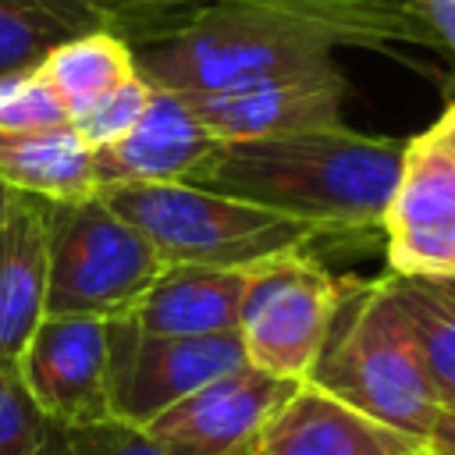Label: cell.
<instances>
[{"label": "cell", "mask_w": 455, "mask_h": 455, "mask_svg": "<svg viewBox=\"0 0 455 455\" xmlns=\"http://www.w3.org/2000/svg\"><path fill=\"white\" fill-rule=\"evenodd\" d=\"M345 46L437 50V39L416 0H213L132 50L139 78L192 96L309 71Z\"/></svg>", "instance_id": "cell-1"}, {"label": "cell", "mask_w": 455, "mask_h": 455, "mask_svg": "<svg viewBox=\"0 0 455 455\" xmlns=\"http://www.w3.org/2000/svg\"><path fill=\"white\" fill-rule=\"evenodd\" d=\"M405 142L345 128L220 142L192 185L309 220L323 235H359L384 220Z\"/></svg>", "instance_id": "cell-2"}, {"label": "cell", "mask_w": 455, "mask_h": 455, "mask_svg": "<svg viewBox=\"0 0 455 455\" xmlns=\"http://www.w3.org/2000/svg\"><path fill=\"white\" fill-rule=\"evenodd\" d=\"M309 380L405 434L430 437L441 416V398L427 380L391 274L345 281L338 316Z\"/></svg>", "instance_id": "cell-3"}, {"label": "cell", "mask_w": 455, "mask_h": 455, "mask_svg": "<svg viewBox=\"0 0 455 455\" xmlns=\"http://www.w3.org/2000/svg\"><path fill=\"white\" fill-rule=\"evenodd\" d=\"M96 196L124 217L164 263L252 267L267 256L306 249L323 238L309 220H295L192 181L107 185Z\"/></svg>", "instance_id": "cell-4"}, {"label": "cell", "mask_w": 455, "mask_h": 455, "mask_svg": "<svg viewBox=\"0 0 455 455\" xmlns=\"http://www.w3.org/2000/svg\"><path fill=\"white\" fill-rule=\"evenodd\" d=\"M46 316H124L164 270L156 249L100 196L46 199Z\"/></svg>", "instance_id": "cell-5"}, {"label": "cell", "mask_w": 455, "mask_h": 455, "mask_svg": "<svg viewBox=\"0 0 455 455\" xmlns=\"http://www.w3.org/2000/svg\"><path fill=\"white\" fill-rule=\"evenodd\" d=\"M341 295L345 281L306 249L252 263L238 316L245 363L295 384L309 380L323 355Z\"/></svg>", "instance_id": "cell-6"}, {"label": "cell", "mask_w": 455, "mask_h": 455, "mask_svg": "<svg viewBox=\"0 0 455 455\" xmlns=\"http://www.w3.org/2000/svg\"><path fill=\"white\" fill-rule=\"evenodd\" d=\"M110 348V416L149 427L203 384L245 366L238 331L206 338H160L139 331L128 316L107 320Z\"/></svg>", "instance_id": "cell-7"}, {"label": "cell", "mask_w": 455, "mask_h": 455, "mask_svg": "<svg viewBox=\"0 0 455 455\" xmlns=\"http://www.w3.org/2000/svg\"><path fill=\"white\" fill-rule=\"evenodd\" d=\"M18 380L36 409L64 430L110 416L107 320L43 316L14 359Z\"/></svg>", "instance_id": "cell-8"}, {"label": "cell", "mask_w": 455, "mask_h": 455, "mask_svg": "<svg viewBox=\"0 0 455 455\" xmlns=\"http://www.w3.org/2000/svg\"><path fill=\"white\" fill-rule=\"evenodd\" d=\"M345 92L348 82L331 60L309 71L252 82L228 92H192L185 96V103L217 142H252L345 128Z\"/></svg>", "instance_id": "cell-9"}, {"label": "cell", "mask_w": 455, "mask_h": 455, "mask_svg": "<svg viewBox=\"0 0 455 455\" xmlns=\"http://www.w3.org/2000/svg\"><path fill=\"white\" fill-rule=\"evenodd\" d=\"M430 437L387 427L316 380H299L245 455H430Z\"/></svg>", "instance_id": "cell-10"}, {"label": "cell", "mask_w": 455, "mask_h": 455, "mask_svg": "<svg viewBox=\"0 0 455 455\" xmlns=\"http://www.w3.org/2000/svg\"><path fill=\"white\" fill-rule=\"evenodd\" d=\"M291 387L295 380L270 377L245 363L185 395L146 430L181 455H231L259 434V427L281 409Z\"/></svg>", "instance_id": "cell-11"}, {"label": "cell", "mask_w": 455, "mask_h": 455, "mask_svg": "<svg viewBox=\"0 0 455 455\" xmlns=\"http://www.w3.org/2000/svg\"><path fill=\"white\" fill-rule=\"evenodd\" d=\"M220 142L199 124L185 96L153 89L142 117L117 142L92 149L96 185H171L192 181Z\"/></svg>", "instance_id": "cell-12"}, {"label": "cell", "mask_w": 455, "mask_h": 455, "mask_svg": "<svg viewBox=\"0 0 455 455\" xmlns=\"http://www.w3.org/2000/svg\"><path fill=\"white\" fill-rule=\"evenodd\" d=\"M249 267L164 263L124 313L139 331L160 338H206L238 331Z\"/></svg>", "instance_id": "cell-13"}, {"label": "cell", "mask_w": 455, "mask_h": 455, "mask_svg": "<svg viewBox=\"0 0 455 455\" xmlns=\"http://www.w3.org/2000/svg\"><path fill=\"white\" fill-rule=\"evenodd\" d=\"M46 199L11 188L0 210V359L14 363L46 316Z\"/></svg>", "instance_id": "cell-14"}, {"label": "cell", "mask_w": 455, "mask_h": 455, "mask_svg": "<svg viewBox=\"0 0 455 455\" xmlns=\"http://www.w3.org/2000/svg\"><path fill=\"white\" fill-rule=\"evenodd\" d=\"M0 181L53 203H78L100 192L92 149L71 124L46 132H0Z\"/></svg>", "instance_id": "cell-15"}, {"label": "cell", "mask_w": 455, "mask_h": 455, "mask_svg": "<svg viewBox=\"0 0 455 455\" xmlns=\"http://www.w3.org/2000/svg\"><path fill=\"white\" fill-rule=\"evenodd\" d=\"M36 71L60 96L68 114H78L103 92H110L121 82L139 75L132 43L110 28H92V32L71 36L68 43L53 46Z\"/></svg>", "instance_id": "cell-16"}, {"label": "cell", "mask_w": 455, "mask_h": 455, "mask_svg": "<svg viewBox=\"0 0 455 455\" xmlns=\"http://www.w3.org/2000/svg\"><path fill=\"white\" fill-rule=\"evenodd\" d=\"M455 220V153L427 132L405 142L398 185L384 210L380 231L434 228Z\"/></svg>", "instance_id": "cell-17"}, {"label": "cell", "mask_w": 455, "mask_h": 455, "mask_svg": "<svg viewBox=\"0 0 455 455\" xmlns=\"http://www.w3.org/2000/svg\"><path fill=\"white\" fill-rule=\"evenodd\" d=\"M391 284L412 327L427 380L437 391L441 409H444L455 402V306L419 277L391 274Z\"/></svg>", "instance_id": "cell-18"}, {"label": "cell", "mask_w": 455, "mask_h": 455, "mask_svg": "<svg viewBox=\"0 0 455 455\" xmlns=\"http://www.w3.org/2000/svg\"><path fill=\"white\" fill-rule=\"evenodd\" d=\"M92 28V21L39 0H0V78L39 68L53 46Z\"/></svg>", "instance_id": "cell-19"}, {"label": "cell", "mask_w": 455, "mask_h": 455, "mask_svg": "<svg viewBox=\"0 0 455 455\" xmlns=\"http://www.w3.org/2000/svg\"><path fill=\"white\" fill-rule=\"evenodd\" d=\"M60 444L64 427L36 409L14 363L0 359V455H60Z\"/></svg>", "instance_id": "cell-20"}, {"label": "cell", "mask_w": 455, "mask_h": 455, "mask_svg": "<svg viewBox=\"0 0 455 455\" xmlns=\"http://www.w3.org/2000/svg\"><path fill=\"white\" fill-rule=\"evenodd\" d=\"M153 96V85L146 78H128L117 89L103 92L100 100H92L89 107H82L78 114H71V128L78 132V139L89 149H103L110 142H117L121 135H128L135 128V121L142 117L146 103Z\"/></svg>", "instance_id": "cell-21"}, {"label": "cell", "mask_w": 455, "mask_h": 455, "mask_svg": "<svg viewBox=\"0 0 455 455\" xmlns=\"http://www.w3.org/2000/svg\"><path fill=\"white\" fill-rule=\"evenodd\" d=\"M384 256L398 277H451L455 274V220L434 228L384 231Z\"/></svg>", "instance_id": "cell-22"}, {"label": "cell", "mask_w": 455, "mask_h": 455, "mask_svg": "<svg viewBox=\"0 0 455 455\" xmlns=\"http://www.w3.org/2000/svg\"><path fill=\"white\" fill-rule=\"evenodd\" d=\"M68 121V107L36 68L0 78V132H46Z\"/></svg>", "instance_id": "cell-23"}, {"label": "cell", "mask_w": 455, "mask_h": 455, "mask_svg": "<svg viewBox=\"0 0 455 455\" xmlns=\"http://www.w3.org/2000/svg\"><path fill=\"white\" fill-rule=\"evenodd\" d=\"M85 4L103 14L110 32H117L121 39L139 46V43L160 36L178 18H185L188 11L213 4V0H85Z\"/></svg>", "instance_id": "cell-24"}, {"label": "cell", "mask_w": 455, "mask_h": 455, "mask_svg": "<svg viewBox=\"0 0 455 455\" xmlns=\"http://www.w3.org/2000/svg\"><path fill=\"white\" fill-rule=\"evenodd\" d=\"M60 455H181V451L167 448L142 427L121 419H100L89 427L64 430Z\"/></svg>", "instance_id": "cell-25"}, {"label": "cell", "mask_w": 455, "mask_h": 455, "mask_svg": "<svg viewBox=\"0 0 455 455\" xmlns=\"http://www.w3.org/2000/svg\"><path fill=\"white\" fill-rule=\"evenodd\" d=\"M416 4L437 39V50L451 57V82H455V0H416Z\"/></svg>", "instance_id": "cell-26"}, {"label": "cell", "mask_w": 455, "mask_h": 455, "mask_svg": "<svg viewBox=\"0 0 455 455\" xmlns=\"http://www.w3.org/2000/svg\"><path fill=\"white\" fill-rule=\"evenodd\" d=\"M430 444L437 455H455V402L441 409L437 423H434V434H430Z\"/></svg>", "instance_id": "cell-27"}, {"label": "cell", "mask_w": 455, "mask_h": 455, "mask_svg": "<svg viewBox=\"0 0 455 455\" xmlns=\"http://www.w3.org/2000/svg\"><path fill=\"white\" fill-rule=\"evenodd\" d=\"M427 135H430L434 142H441L448 153H455V100H451V107L427 128Z\"/></svg>", "instance_id": "cell-28"}, {"label": "cell", "mask_w": 455, "mask_h": 455, "mask_svg": "<svg viewBox=\"0 0 455 455\" xmlns=\"http://www.w3.org/2000/svg\"><path fill=\"white\" fill-rule=\"evenodd\" d=\"M39 4H50V7H60V11H68V14H75V18H85V21H92L96 28H107V21H103V14H100L96 7H89L85 0H39Z\"/></svg>", "instance_id": "cell-29"}, {"label": "cell", "mask_w": 455, "mask_h": 455, "mask_svg": "<svg viewBox=\"0 0 455 455\" xmlns=\"http://www.w3.org/2000/svg\"><path fill=\"white\" fill-rule=\"evenodd\" d=\"M419 281H427V277H419ZM427 284H430L437 295H444V299L455 306V274H451V277H434V281H427Z\"/></svg>", "instance_id": "cell-30"}, {"label": "cell", "mask_w": 455, "mask_h": 455, "mask_svg": "<svg viewBox=\"0 0 455 455\" xmlns=\"http://www.w3.org/2000/svg\"><path fill=\"white\" fill-rule=\"evenodd\" d=\"M7 192H11V188H7L4 181H0V210H4V203H7Z\"/></svg>", "instance_id": "cell-31"}, {"label": "cell", "mask_w": 455, "mask_h": 455, "mask_svg": "<svg viewBox=\"0 0 455 455\" xmlns=\"http://www.w3.org/2000/svg\"><path fill=\"white\" fill-rule=\"evenodd\" d=\"M231 455H245V448H242V451H231Z\"/></svg>", "instance_id": "cell-32"}, {"label": "cell", "mask_w": 455, "mask_h": 455, "mask_svg": "<svg viewBox=\"0 0 455 455\" xmlns=\"http://www.w3.org/2000/svg\"><path fill=\"white\" fill-rule=\"evenodd\" d=\"M430 455H437V451H430Z\"/></svg>", "instance_id": "cell-33"}]
</instances>
